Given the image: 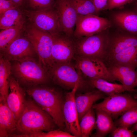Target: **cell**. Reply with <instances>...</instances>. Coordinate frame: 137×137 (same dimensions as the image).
I'll list each match as a JSON object with an SVG mask.
<instances>
[{"instance_id":"1","label":"cell","mask_w":137,"mask_h":137,"mask_svg":"<svg viewBox=\"0 0 137 137\" xmlns=\"http://www.w3.org/2000/svg\"><path fill=\"white\" fill-rule=\"evenodd\" d=\"M16 125L18 133L12 137H26L37 132L49 131L54 130L57 125L49 115L33 100H26Z\"/></svg>"},{"instance_id":"2","label":"cell","mask_w":137,"mask_h":137,"mask_svg":"<svg viewBox=\"0 0 137 137\" xmlns=\"http://www.w3.org/2000/svg\"><path fill=\"white\" fill-rule=\"evenodd\" d=\"M26 92L49 115L58 127L65 129L63 110L64 100L59 92L54 88L41 85L29 87Z\"/></svg>"},{"instance_id":"3","label":"cell","mask_w":137,"mask_h":137,"mask_svg":"<svg viewBox=\"0 0 137 137\" xmlns=\"http://www.w3.org/2000/svg\"><path fill=\"white\" fill-rule=\"evenodd\" d=\"M24 31L38 56V62L49 72L55 63L52 56V35L30 22L25 25Z\"/></svg>"},{"instance_id":"4","label":"cell","mask_w":137,"mask_h":137,"mask_svg":"<svg viewBox=\"0 0 137 137\" xmlns=\"http://www.w3.org/2000/svg\"><path fill=\"white\" fill-rule=\"evenodd\" d=\"M11 73L20 84L29 87L42 85L50 78L47 70L33 58L15 61Z\"/></svg>"},{"instance_id":"5","label":"cell","mask_w":137,"mask_h":137,"mask_svg":"<svg viewBox=\"0 0 137 137\" xmlns=\"http://www.w3.org/2000/svg\"><path fill=\"white\" fill-rule=\"evenodd\" d=\"M109 35L105 31L92 36L75 38V54L103 61L106 57Z\"/></svg>"},{"instance_id":"6","label":"cell","mask_w":137,"mask_h":137,"mask_svg":"<svg viewBox=\"0 0 137 137\" xmlns=\"http://www.w3.org/2000/svg\"><path fill=\"white\" fill-rule=\"evenodd\" d=\"M75 66L70 62L56 63L49 72L51 79L54 83L63 87L72 89L77 84L80 87L90 86L88 81L82 78L80 71L77 72Z\"/></svg>"},{"instance_id":"7","label":"cell","mask_w":137,"mask_h":137,"mask_svg":"<svg viewBox=\"0 0 137 137\" xmlns=\"http://www.w3.org/2000/svg\"><path fill=\"white\" fill-rule=\"evenodd\" d=\"M137 107V99L128 94H115L105 97L101 102L94 104L92 108L102 110L117 119L129 109Z\"/></svg>"},{"instance_id":"8","label":"cell","mask_w":137,"mask_h":137,"mask_svg":"<svg viewBox=\"0 0 137 137\" xmlns=\"http://www.w3.org/2000/svg\"><path fill=\"white\" fill-rule=\"evenodd\" d=\"M29 22L52 35L62 32L56 10L55 7L40 11L22 10Z\"/></svg>"},{"instance_id":"9","label":"cell","mask_w":137,"mask_h":137,"mask_svg":"<svg viewBox=\"0 0 137 137\" xmlns=\"http://www.w3.org/2000/svg\"><path fill=\"white\" fill-rule=\"evenodd\" d=\"M111 25L108 19L96 15H78L73 37L77 38L93 35L106 31Z\"/></svg>"},{"instance_id":"10","label":"cell","mask_w":137,"mask_h":137,"mask_svg":"<svg viewBox=\"0 0 137 137\" xmlns=\"http://www.w3.org/2000/svg\"><path fill=\"white\" fill-rule=\"evenodd\" d=\"M74 58L76 68L88 78H101L112 82L116 80L103 61L78 56Z\"/></svg>"},{"instance_id":"11","label":"cell","mask_w":137,"mask_h":137,"mask_svg":"<svg viewBox=\"0 0 137 137\" xmlns=\"http://www.w3.org/2000/svg\"><path fill=\"white\" fill-rule=\"evenodd\" d=\"M80 87L77 83L65 95L63 106L65 128L66 131L75 137H81L78 113L75 101L76 92Z\"/></svg>"},{"instance_id":"12","label":"cell","mask_w":137,"mask_h":137,"mask_svg":"<svg viewBox=\"0 0 137 137\" xmlns=\"http://www.w3.org/2000/svg\"><path fill=\"white\" fill-rule=\"evenodd\" d=\"M52 56L56 63L70 62L75 54V44L73 37L62 32L52 35Z\"/></svg>"},{"instance_id":"13","label":"cell","mask_w":137,"mask_h":137,"mask_svg":"<svg viewBox=\"0 0 137 137\" xmlns=\"http://www.w3.org/2000/svg\"><path fill=\"white\" fill-rule=\"evenodd\" d=\"M55 7L57 12L62 32L73 37L78 14L70 0H56Z\"/></svg>"},{"instance_id":"14","label":"cell","mask_w":137,"mask_h":137,"mask_svg":"<svg viewBox=\"0 0 137 137\" xmlns=\"http://www.w3.org/2000/svg\"><path fill=\"white\" fill-rule=\"evenodd\" d=\"M0 53L9 61H14L33 58L36 54L29 40L21 36Z\"/></svg>"},{"instance_id":"15","label":"cell","mask_w":137,"mask_h":137,"mask_svg":"<svg viewBox=\"0 0 137 137\" xmlns=\"http://www.w3.org/2000/svg\"><path fill=\"white\" fill-rule=\"evenodd\" d=\"M8 81L10 92L7 96L6 102L13 113L16 122L25 106L26 101L25 93L14 77L10 76Z\"/></svg>"},{"instance_id":"16","label":"cell","mask_w":137,"mask_h":137,"mask_svg":"<svg viewBox=\"0 0 137 137\" xmlns=\"http://www.w3.org/2000/svg\"><path fill=\"white\" fill-rule=\"evenodd\" d=\"M116 80L125 87L128 91L137 92V70L131 67L104 62Z\"/></svg>"},{"instance_id":"17","label":"cell","mask_w":137,"mask_h":137,"mask_svg":"<svg viewBox=\"0 0 137 137\" xmlns=\"http://www.w3.org/2000/svg\"><path fill=\"white\" fill-rule=\"evenodd\" d=\"M136 46V35L127 32L109 35L105 59L129 47Z\"/></svg>"},{"instance_id":"18","label":"cell","mask_w":137,"mask_h":137,"mask_svg":"<svg viewBox=\"0 0 137 137\" xmlns=\"http://www.w3.org/2000/svg\"><path fill=\"white\" fill-rule=\"evenodd\" d=\"M14 115L6 101H0V137H12L17 132Z\"/></svg>"},{"instance_id":"19","label":"cell","mask_w":137,"mask_h":137,"mask_svg":"<svg viewBox=\"0 0 137 137\" xmlns=\"http://www.w3.org/2000/svg\"><path fill=\"white\" fill-rule=\"evenodd\" d=\"M105 95L98 90L75 95V101L79 122L84 114L92 108L95 102L100 99L104 98L106 97Z\"/></svg>"},{"instance_id":"20","label":"cell","mask_w":137,"mask_h":137,"mask_svg":"<svg viewBox=\"0 0 137 137\" xmlns=\"http://www.w3.org/2000/svg\"><path fill=\"white\" fill-rule=\"evenodd\" d=\"M137 68V46L131 47L106 58L103 62Z\"/></svg>"},{"instance_id":"21","label":"cell","mask_w":137,"mask_h":137,"mask_svg":"<svg viewBox=\"0 0 137 137\" xmlns=\"http://www.w3.org/2000/svg\"><path fill=\"white\" fill-rule=\"evenodd\" d=\"M25 16L20 8H13L0 14V28L3 30L24 25Z\"/></svg>"},{"instance_id":"22","label":"cell","mask_w":137,"mask_h":137,"mask_svg":"<svg viewBox=\"0 0 137 137\" xmlns=\"http://www.w3.org/2000/svg\"><path fill=\"white\" fill-rule=\"evenodd\" d=\"M112 18L115 23L127 32L137 35V12L126 11L114 14Z\"/></svg>"},{"instance_id":"23","label":"cell","mask_w":137,"mask_h":137,"mask_svg":"<svg viewBox=\"0 0 137 137\" xmlns=\"http://www.w3.org/2000/svg\"><path fill=\"white\" fill-rule=\"evenodd\" d=\"M96 113V131L93 137H103L110 133L116 127L112 118L108 113L102 110H95Z\"/></svg>"},{"instance_id":"24","label":"cell","mask_w":137,"mask_h":137,"mask_svg":"<svg viewBox=\"0 0 137 137\" xmlns=\"http://www.w3.org/2000/svg\"><path fill=\"white\" fill-rule=\"evenodd\" d=\"M88 82L92 88L96 89L107 96L128 91L122 84L113 83L101 78H88Z\"/></svg>"},{"instance_id":"25","label":"cell","mask_w":137,"mask_h":137,"mask_svg":"<svg viewBox=\"0 0 137 137\" xmlns=\"http://www.w3.org/2000/svg\"><path fill=\"white\" fill-rule=\"evenodd\" d=\"M11 73L10 61L1 53L0 56V101H6L9 88L8 79Z\"/></svg>"},{"instance_id":"26","label":"cell","mask_w":137,"mask_h":137,"mask_svg":"<svg viewBox=\"0 0 137 137\" xmlns=\"http://www.w3.org/2000/svg\"><path fill=\"white\" fill-rule=\"evenodd\" d=\"M25 25L14 28L1 30L0 32V50L3 52L24 32Z\"/></svg>"},{"instance_id":"27","label":"cell","mask_w":137,"mask_h":137,"mask_svg":"<svg viewBox=\"0 0 137 137\" xmlns=\"http://www.w3.org/2000/svg\"><path fill=\"white\" fill-rule=\"evenodd\" d=\"M94 109L89 110L82 116L79 122L81 137H88L96 127V117Z\"/></svg>"},{"instance_id":"28","label":"cell","mask_w":137,"mask_h":137,"mask_svg":"<svg viewBox=\"0 0 137 137\" xmlns=\"http://www.w3.org/2000/svg\"><path fill=\"white\" fill-rule=\"evenodd\" d=\"M78 15L89 14L96 15V11L92 1L90 0H70Z\"/></svg>"},{"instance_id":"29","label":"cell","mask_w":137,"mask_h":137,"mask_svg":"<svg viewBox=\"0 0 137 137\" xmlns=\"http://www.w3.org/2000/svg\"><path fill=\"white\" fill-rule=\"evenodd\" d=\"M116 126L129 128L137 123V107L132 108L125 112L114 122Z\"/></svg>"},{"instance_id":"30","label":"cell","mask_w":137,"mask_h":137,"mask_svg":"<svg viewBox=\"0 0 137 137\" xmlns=\"http://www.w3.org/2000/svg\"><path fill=\"white\" fill-rule=\"evenodd\" d=\"M54 0H24V5L32 11H40L55 7Z\"/></svg>"},{"instance_id":"31","label":"cell","mask_w":137,"mask_h":137,"mask_svg":"<svg viewBox=\"0 0 137 137\" xmlns=\"http://www.w3.org/2000/svg\"><path fill=\"white\" fill-rule=\"evenodd\" d=\"M75 137L66 132L59 129L53 130L44 132L39 131L32 133L27 135L26 137Z\"/></svg>"},{"instance_id":"32","label":"cell","mask_w":137,"mask_h":137,"mask_svg":"<svg viewBox=\"0 0 137 137\" xmlns=\"http://www.w3.org/2000/svg\"><path fill=\"white\" fill-rule=\"evenodd\" d=\"M131 130L126 127L122 126L116 127L110 133L111 136L112 137H136Z\"/></svg>"},{"instance_id":"33","label":"cell","mask_w":137,"mask_h":137,"mask_svg":"<svg viewBox=\"0 0 137 137\" xmlns=\"http://www.w3.org/2000/svg\"><path fill=\"white\" fill-rule=\"evenodd\" d=\"M134 0H109L105 9L111 10L121 8L125 5L131 3Z\"/></svg>"},{"instance_id":"34","label":"cell","mask_w":137,"mask_h":137,"mask_svg":"<svg viewBox=\"0 0 137 137\" xmlns=\"http://www.w3.org/2000/svg\"><path fill=\"white\" fill-rule=\"evenodd\" d=\"M16 7H18L10 0H0V14Z\"/></svg>"},{"instance_id":"35","label":"cell","mask_w":137,"mask_h":137,"mask_svg":"<svg viewBox=\"0 0 137 137\" xmlns=\"http://www.w3.org/2000/svg\"><path fill=\"white\" fill-rule=\"evenodd\" d=\"M108 1L109 0H93L92 2L96 11L98 12L106 9Z\"/></svg>"},{"instance_id":"36","label":"cell","mask_w":137,"mask_h":137,"mask_svg":"<svg viewBox=\"0 0 137 137\" xmlns=\"http://www.w3.org/2000/svg\"><path fill=\"white\" fill-rule=\"evenodd\" d=\"M17 7L20 8L24 6V0H10Z\"/></svg>"},{"instance_id":"37","label":"cell","mask_w":137,"mask_h":137,"mask_svg":"<svg viewBox=\"0 0 137 137\" xmlns=\"http://www.w3.org/2000/svg\"><path fill=\"white\" fill-rule=\"evenodd\" d=\"M131 130L134 132H137V123L133 125Z\"/></svg>"},{"instance_id":"38","label":"cell","mask_w":137,"mask_h":137,"mask_svg":"<svg viewBox=\"0 0 137 137\" xmlns=\"http://www.w3.org/2000/svg\"><path fill=\"white\" fill-rule=\"evenodd\" d=\"M134 1H135V11L137 12V0H134Z\"/></svg>"},{"instance_id":"39","label":"cell","mask_w":137,"mask_h":137,"mask_svg":"<svg viewBox=\"0 0 137 137\" xmlns=\"http://www.w3.org/2000/svg\"><path fill=\"white\" fill-rule=\"evenodd\" d=\"M90 0L91 1H92H92H93V0Z\"/></svg>"},{"instance_id":"40","label":"cell","mask_w":137,"mask_h":137,"mask_svg":"<svg viewBox=\"0 0 137 137\" xmlns=\"http://www.w3.org/2000/svg\"><path fill=\"white\" fill-rule=\"evenodd\" d=\"M136 137H137V135H136Z\"/></svg>"},{"instance_id":"41","label":"cell","mask_w":137,"mask_h":137,"mask_svg":"<svg viewBox=\"0 0 137 137\" xmlns=\"http://www.w3.org/2000/svg\"><path fill=\"white\" fill-rule=\"evenodd\" d=\"M136 70H137V68H136Z\"/></svg>"}]
</instances>
